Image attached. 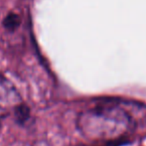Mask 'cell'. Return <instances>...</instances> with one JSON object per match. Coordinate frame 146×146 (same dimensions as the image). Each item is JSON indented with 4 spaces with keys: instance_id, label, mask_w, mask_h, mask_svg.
<instances>
[{
    "instance_id": "1",
    "label": "cell",
    "mask_w": 146,
    "mask_h": 146,
    "mask_svg": "<svg viewBox=\"0 0 146 146\" xmlns=\"http://www.w3.org/2000/svg\"><path fill=\"white\" fill-rule=\"evenodd\" d=\"M23 102L15 86L0 75V117L4 119Z\"/></svg>"
},
{
    "instance_id": "2",
    "label": "cell",
    "mask_w": 146,
    "mask_h": 146,
    "mask_svg": "<svg viewBox=\"0 0 146 146\" xmlns=\"http://www.w3.org/2000/svg\"><path fill=\"white\" fill-rule=\"evenodd\" d=\"M12 113H13L15 121L20 125H25L31 118V110L25 102H22L21 104H19L13 110Z\"/></svg>"
},
{
    "instance_id": "3",
    "label": "cell",
    "mask_w": 146,
    "mask_h": 146,
    "mask_svg": "<svg viewBox=\"0 0 146 146\" xmlns=\"http://www.w3.org/2000/svg\"><path fill=\"white\" fill-rule=\"evenodd\" d=\"M21 24V18L16 13H9L3 20V26L7 30L15 31Z\"/></svg>"
},
{
    "instance_id": "4",
    "label": "cell",
    "mask_w": 146,
    "mask_h": 146,
    "mask_svg": "<svg viewBox=\"0 0 146 146\" xmlns=\"http://www.w3.org/2000/svg\"><path fill=\"white\" fill-rule=\"evenodd\" d=\"M2 120H3V119H2L1 117H0V127H1V123H2Z\"/></svg>"
}]
</instances>
